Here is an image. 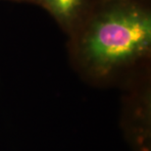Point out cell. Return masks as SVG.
Instances as JSON below:
<instances>
[{
	"mask_svg": "<svg viewBox=\"0 0 151 151\" xmlns=\"http://www.w3.org/2000/svg\"><path fill=\"white\" fill-rule=\"evenodd\" d=\"M69 35L77 67L96 80L151 56V0H91Z\"/></svg>",
	"mask_w": 151,
	"mask_h": 151,
	"instance_id": "cell-1",
	"label": "cell"
},
{
	"mask_svg": "<svg viewBox=\"0 0 151 151\" xmlns=\"http://www.w3.org/2000/svg\"><path fill=\"white\" fill-rule=\"evenodd\" d=\"M91 0H35L69 35L86 11Z\"/></svg>",
	"mask_w": 151,
	"mask_h": 151,
	"instance_id": "cell-2",
	"label": "cell"
},
{
	"mask_svg": "<svg viewBox=\"0 0 151 151\" xmlns=\"http://www.w3.org/2000/svg\"><path fill=\"white\" fill-rule=\"evenodd\" d=\"M10 1H15V2H27V3H32V4H35V0H10Z\"/></svg>",
	"mask_w": 151,
	"mask_h": 151,
	"instance_id": "cell-3",
	"label": "cell"
}]
</instances>
